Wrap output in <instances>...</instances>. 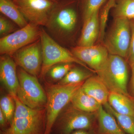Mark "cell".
Segmentation results:
<instances>
[{
	"mask_svg": "<svg viewBox=\"0 0 134 134\" xmlns=\"http://www.w3.org/2000/svg\"><path fill=\"white\" fill-rule=\"evenodd\" d=\"M84 82L61 85L44 81V88L47 98L44 134H50L51 129L58 115L70 103L73 96Z\"/></svg>",
	"mask_w": 134,
	"mask_h": 134,
	"instance_id": "cell-1",
	"label": "cell"
},
{
	"mask_svg": "<svg viewBox=\"0 0 134 134\" xmlns=\"http://www.w3.org/2000/svg\"><path fill=\"white\" fill-rule=\"evenodd\" d=\"M97 111H83L70 103L58 115L50 134H70L79 130L96 129L97 127Z\"/></svg>",
	"mask_w": 134,
	"mask_h": 134,
	"instance_id": "cell-2",
	"label": "cell"
},
{
	"mask_svg": "<svg viewBox=\"0 0 134 134\" xmlns=\"http://www.w3.org/2000/svg\"><path fill=\"white\" fill-rule=\"evenodd\" d=\"M40 40L42 52V65L39 79L44 81L47 73L51 67L62 63H75L95 72L82 62L71 52L63 47L43 29H41Z\"/></svg>",
	"mask_w": 134,
	"mask_h": 134,
	"instance_id": "cell-3",
	"label": "cell"
},
{
	"mask_svg": "<svg viewBox=\"0 0 134 134\" xmlns=\"http://www.w3.org/2000/svg\"><path fill=\"white\" fill-rule=\"evenodd\" d=\"M97 73L110 92L120 93L132 99L128 91V70L124 58L109 54L105 65Z\"/></svg>",
	"mask_w": 134,
	"mask_h": 134,
	"instance_id": "cell-4",
	"label": "cell"
},
{
	"mask_svg": "<svg viewBox=\"0 0 134 134\" xmlns=\"http://www.w3.org/2000/svg\"><path fill=\"white\" fill-rule=\"evenodd\" d=\"M19 88L17 96L19 100L30 108L43 110L46 105V93L38 78L18 66Z\"/></svg>",
	"mask_w": 134,
	"mask_h": 134,
	"instance_id": "cell-5",
	"label": "cell"
},
{
	"mask_svg": "<svg viewBox=\"0 0 134 134\" xmlns=\"http://www.w3.org/2000/svg\"><path fill=\"white\" fill-rule=\"evenodd\" d=\"M129 20L125 18H115L104 44L110 54L127 58L131 37Z\"/></svg>",
	"mask_w": 134,
	"mask_h": 134,
	"instance_id": "cell-6",
	"label": "cell"
},
{
	"mask_svg": "<svg viewBox=\"0 0 134 134\" xmlns=\"http://www.w3.org/2000/svg\"><path fill=\"white\" fill-rule=\"evenodd\" d=\"M58 3L52 10L45 26L50 34L59 41L74 30L77 16L73 8Z\"/></svg>",
	"mask_w": 134,
	"mask_h": 134,
	"instance_id": "cell-7",
	"label": "cell"
},
{
	"mask_svg": "<svg viewBox=\"0 0 134 134\" xmlns=\"http://www.w3.org/2000/svg\"><path fill=\"white\" fill-rule=\"evenodd\" d=\"M41 29L29 23L26 26L0 39L1 55L12 56L18 50L40 38Z\"/></svg>",
	"mask_w": 134,
	"mask_h": 134,
	"instance_id": "cell-8",
	"label": "cell"
},
{
	"mask_svg": "<svg viewBox=\"0 0 134 134\" xmlns=\"http://www.w3.org/2000/svg\"><path fill=\"white\" fill-rule=\"evenodd\" d=\"M26 20L38 26H45L57 3L51 0L14 1Z\"/></svg>",
	"mask_w": 134,
	"mask_h": 134,
	"instance_id": "cell-9",
	"label": "cell"
},
{
	"mask_svg": "<svg viewBox=\"0 0 134 134\" xmlns=\"http://www.w3.org/2000/svg\"><path fill=\"white\" fill-rule=\"evenodd\" d=\"M11 56L18 66L39 78L42 65V47L40 38L18 50Z\"/></svg>",
	"mask_w": 134,
	"mask_h": 134,
	"instance_id": "cell-10",
	"label": "cell"
},
{
	"mask_svg": "<svg viewBox=\"0 0 134 134\" xmlns=\"http://www.w3.org/2000/svg\"><path fill=\"white\" fill-rule=\"evenodd\" d=\"M71 52L75 57L96 73L105 65L110 54L105 46L102 45L77 46L72 48Z\"/></svg>",
	"mask_w": 134,
	"mask_h": 134,
	"instance_id": "cell-11",
	"label": "cell"
},
{
	"mask_svg": "<svg viewBox=\"0 0 134 134\" xmlns=\"http://www.w3.org/2000/svg\"><path fill=\"white\" fill-rule=\"evenodd\" d=\"M46 126L45 109L35 116L13 120L12 124L0 131V134H44Z\"/></svg>",
	"mask_w": 134,
	"mask_h": 134,
	"instance_id": "cell-12",
	"label": "cell"
},
{
	"mask_svg": "<svg viewBox=\"0 0 134 134\" xmlns=\"http://www.w3.org/2000/svg\"><path fill=\"white\" fill-rule=\"evenodd\" d=\"M17 65L12 56L1 55L0 58V80L8 93L17 96L19 84L18 76Z\"/></svg>",
	"mask_w": 134,
	"mask_h": 134,
	"instance_id": "cell-13",
	"label": "cell"
},
{
	"mask_svg": "<svg viewBox=\"0 0 134 134\" xmlns=\"http://www.w3.org/2000/svg\"><path fill=\"white\" fill-rule=\"evenodd\" d=\"M81 88L102 105L108 103L110 92L98 76L93 75L87 79L83 84Z\"/></svg>",
	"mask_w": 134,
	"mask_h": 134,
	"instance_id": "cell-14",
	"label": "cell"
},
{
	"mask_svg": "<svg viewBox=\"0 0 134 134\" xmlns=\"http://www.w3.org/2000/svg\"><path fill=\"white\" fill-rule=\"evenodd\" d=\"M99 13V10H96L88 19L84 21L78 46L87 47L94 45L100 33Z\"/></svg>",
	"mask_w": 134,
	"mask_h": 134,
	"instance_id": "cell-15",
	"label": "cell"
},
{
	"mask_svg": "<svg viewBox=\"0 0 134 134\" xmlns=\"http://www.w3.org/2000/svg\"><path fill=\"white\" fill-rule=\"evenodd\" d=\"M97 134H127L120 126L115 117L101 105L97 111Z\"/></svg>",
	"mask_w": 134,
	"mask_h": 134,
	"instance_id": "cell-16",
	"label": "cell"
},
{
	"mask_svg": "<svg viewBox=\"0 0 134 134\" xmlns=\"http://www.w3.org/2000/svg\"><path fill=\"white\" fill-rule=\"evenodd\" d=\"M108 103L116 112L134 117V100L127 96L110 92Z\"/></svg>",
	"mask_w": 134,
	"mask_h": 134,
	"instance_id": "cell-17",
	"label": "cell"
},
{
	"mask_svg": "<svg viewBox=\"0 0 134 134\" xmlns=\"http://www.w3.org/2000/svg\"><path fill=\"white\" fill-rule=\"evenodd\" d=\"M70 103L77 109L90 113L97 111L100 106L103 105L84 92L81 88L75 93Z\"/></svg>",
	"mask_w": 134,
	"mask_h": 134,
	"instance_id": "cell-18",
	"label": "cell"
},
{
	"mask_svg": "<svg viewBox=\"0 0 134 134\" xmlns=\"http://www.w3.org/2000/svg\"><path fill=\"white\" fill-rule=\"evenodd\" d=\"M0 11L19 28H23L28 24L15 3L11 0H0Z\"/></svg>",
	"mask_w": 134,
	"mask_h": 134,
	"instance_id": "cell-19",
	"label": "cell"
},
{
	"mask_svg": "<svg viewBox=\"0 0 134 134\" xmlns=\"http://www.w3.org/2000/svg\"><path fill=\"white\" fill-rule=\"evenodd\" d=\"M93 72L85 68L83 69L74 66L61 80L57 83L66 85L85 82L93 75Z\"/></svg>",
	"mask_w": 134,
	"mask_h": 134,
	"instance_id": "cell-20",
	"label": "cell"
},
{
	"mask_svg": "<svg viewBox=\"0 0 134 134\" xmlns=\"http://www.w3.org/2000/svg\"><path fill=\"white\" fill-rule=\"evenodd\" d=\"M104 109L111 114L122 130L127 134H134V117L120 114L115 112L109 103L103 105Z\"/></svg>",
	"mask_w": 134,
	"mask_h": 134,
	"instance_id": "cell-21",
	"label": "cell"
},
{
	"mask_svg": "<svg viewBox=\"0 0 134 134\" xmlns=\"http://www.w3.org/2000/svg\"><path fill=\"white\" fill-rule=\"evenodd\" d=\"M74 66V64L72 63H60L54 65L51 67L47 73L44 81L57 83L61 80Z\"/></svg>",
	"mask_w": 134,
	"mask_h": 134,
	"instance_id": "cell-22",
	"label": "cell"
},
{
	"mask_svg": "<svg viewBox=\"0 0 134 134\" xmlns=\"http://www.w3.org/2000/svg\"><path fill=\"white\" fill-rule=\"evenodd\" d=\"M114 8L115 18L134 19V0H115Z\"/></svg>",
	"mask_w": 134,
	"mask_h": 134,
	"instance_id": "cell-23",
	"label": "cell"
},
{
	"mask_svg": "<svg viewBox=\"0 0 134 134\" xmlns=\"http://www.w3.org/2000/svg\"><path fill=\"white\" fill-rule=\"evenodd\" d=\"M15 108L14 99L9 93L1 96L0 99V110L3 114L9 126L14 120Z\"/></svg>",
	"mask_w": 134,
	"mask_h": 134,
	"instance_id": "cell-24",
	"label": "cell"
},
{
	"mask_svg": "<svg viewBox=\"0 0 134 134\" xmlns=\"http://www.w3.org/2000/svg\"><path fill=\"white\" fill-rule=\"evenodd\" d=\"M15 104V108L14 119L19 118H25L35 116L43 111V110L32 109L22 103L17 96H12Z\"/></svg>",
	"mask_w": 134,
	"mask_h": 134,
	"instance_id": "cell-25",
	"label": "cell"
},
{
	"mask_svg": "<svg viewBox=\"0 0 134 134\" xmlns=\"http://www.w3.org/2000/svg\"><path fill=\"white\" fill-rule=\"evenodd\" d=\"M106 0H83V15L84 21L88 19L93 13L99 10Z\"/></svg>",
	"mask_w": 134,
	"mask_h": 134,
	"instance_id": "cell-26",
	"label": "cell"
},
{
	"mask_svg": "<svg viewBox=\"0 0 134 134\" xmlns=\"http://www.w3.org/2000/svg\"><path fill=\"white\" fill-rule=\"evenodd\" d=\"M15 27L8 19L1 15L0 16V35L4 37L14 32L15 31Z\"/></svg>",
	"mask_w": 134,
	"mask_h": 134,
	"instance_id": "cell-27",
	"label": "cell"
},
{
	"mask_svg": "<svg viewBox=\"0 0 134 134\" xmlns=\"http://www.w3.org/2000/svg\"><path fill=\"white\" fill-rule=\"evenodd\" d=\"M131 30V37L130 46L128 55V62L131 68L134 66V21L130 23Z\"/></svg>",
	"mask_w": 134,
	"mask_h": 134,
	"instance_id": "cell-28",
	"label": "cell"
},
{
	"mask_svg": "<svg viewBox=\"0 0 134 134\" xmlns=\"http://www.w3.org/2000/svg\"><path fill=\"white\" fill-rule=\"evenodd\" d=\"M115 0H108L107 3L104 8L103 12H102L101 15L105 17H108V13L110 9L114 7L115 5Z\"/></svg>",
	"mask_w": 134,
	"mask_h": 134,
	"instance_id": "cell-29",
	"label": "cell"
},
{
	"mask_svg": "<svg viewBox=\"0 0 134 134\" xmlns=\"http://www.w3.org/2000/svg\"><path fill=\"white\" fill-rule=\"evenodd\" d=\"M9 126L7 120L2 111L0 110V128L1 131L4 130Z\"/></svg>",
	"mask_w": 134,
	"mask_h": 134,
	"instance_id": "cell-30",
	"label": "cell"
},
{
	"mask_svg": "<svg viewBox=\"0 0 134 134\" xmlns=\"http://www.w3.org/2000/svg\"><path fill=\"white\" fill-rule=\"evenodd\" d=\"M132 68V76L130 83L129 93L132 99L134 100V66Z\"/></svg>",
	"mask_w": 134,
	"mask_h": 134,
	"instance_id": "cell-31",
	"label": "cell"
},
{
	"mask_svg": "<svg viewBox=\"0 0 134 134\" xmlns=\"http://www.w3.org/2000/svg\"><path fill=\"white\" fill-rule=\"evenodd\" d=\"M97 129H92L79 130L75 131L70 134H97Z\"/></svg>",
	"mask_w": 134,
	"mask_h": 134,
	"instance_id": "cell-32",
	"label": "cell"
},
{
	"mask_svg": "<svg viewBox=\"0 0 134 134\" xmlns=\"http://www.w3.org/2000/svg\"><path fill=\"white\" fill-rule=\"evenodd\" d=\"M13 1H15V0H13ZM51 1H53L55 2H58L59 0H51Z\"/></svg>",
	"mask_w": 134,
	"mask_h": 134,
	"instance_id": "cell-33",
	"label": "cell"
}]
</instances>
